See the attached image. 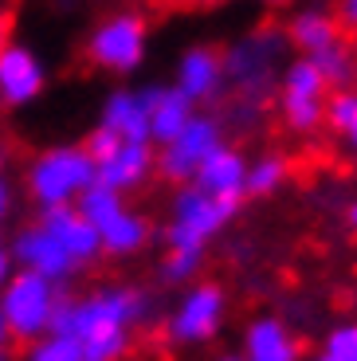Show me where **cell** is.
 Returning a JSON list of instances; mask_svg holds the SVG:
<instances>
[{"label": "cell", "mask_w": 357, "mask_h": 361, "mask_svg": "<svg viewBox=\"0 0 357 361\" xmlns=\"http://www.w3.org/2000/svg\"><path fill=\"white\" fill-rule=\"evenodd\" d=\"M243 177H248V157H243V149H236V145L224 142L220 149L208 154V161L193 173V185L205 189V192H212V197H220V200H236V204H243V200H248V192H243Z\"/></svg>", "instance_id": "19"}, {"label": "cell", "mask_w": 357, "mask_h": 361, "mask_svg": "<svg viewBox=\"0 0 357 361\" xmlns=\"http://www.w3.org/2000/svg\"><path fill=\"white\" fill-rule=\"evenodd\" d=\"M314 67H318V75L326 79V87L330 90H349L357 87V47L349 44L346 36L334 39L330 47H322V51L306 55Z\"/></svg>", "instance_id": "21"}, {"label": "cell", "mask_w": 357, "mask_h": 361, "mask_svg": "<svg viewBox=\"0 0 357 361\" xmlns=\"http://www.w3.org/2000/svg\"><path fill=\"white\" fill-rule=\"evenodd\" d=\"M126 200H130V197H122V192H114L110 185H102V180H95V185H90V189L83 192V197L75 200V204H79V212L90 220V224L99 228L102 220H110V216H114V212L126 204Z\"/></svg>", "instance_id": "26"}, {"label": "cell", "mask_w": 357, "mask_h": 361, "mask_svg": "<svg viewBox=\"0 0 357 361\" xmlns=\"http://www.w3.org/2000/svg\"><path fill=\"white\" fill-rule=\"evenodd\" d=\"M228 322V295L212 279H193L188 287L177 290V302L165 314L161 334L177 350H197L208 345Z\"/></svg>", "instance_id": "7"}, {"label": "cell", "mask_w": 357, "mask_h": 361, "mask_svg": "<svg viewBox=\"0 0 357 361\" xmlns=\"http://www.w3.org/2000/svg\"><path fill=\"white\" fill-rule=\"evenodd\" d=\"M236 200H220L212 192L197 189L193 180L173 185V200H169V216L157 228L161 247H185V252H208L216 235L228 232L236 216H240Z\"/></svg>", "instance_id": "5"}, {"label": "cell", "mask_w": 357, "mask_h": 361, "mask_svg": "<svg viewBox=\"0 0 357 361\" xmlns=\"http://www.w3.org/2000/svg\"><path fill=\"white\" fill-rule=\"evenodd\" d=\"M153 220L145 216L142 208H134L126 200L110 220L99 224V240H102V259H114V263H126V259H138L145 247L153 244Z\"/></svg>", "instance_id": "15"}, {"label": "cell", "mask_w": 357, "mask_h": 361, "mask_svg": "<svg viewBox=\"0 0 357 361\" xmlns=\"http://www.w3.org/2000/svg\"><path fill=\"white\" fill-rule=\"evenodd\" d=\"M47 82H52L47 59L28 39L12 36L0 47V110H24L40 102Z\"/></svg>", "instance_id": "10"}, {"label": "cell", "mask_w": 357, "mask_h": 361, "mask_svg": "<svg viewBox=\"0 0 357 361\" xmlns=\"http://www.w3.org/2000/svg\"><path fill=\"white\" fill-rule=\"evenodd\" d=\"M16 271V263H12V247H8V235L0 232V287L8 283V275Z\"/></svg>", "instance_id": "31"}, {"label": "cell", "mask_w": 357, "mask_h": 361, "mask_svg": "<svg viewBox=\"0 0 357 361\" xmlns=\"http://www.w3.org/2000/svg\"><path fill=\"white\" fill-rule=\"evenodd\" d=\"M259 4H267V8H279V4H291V0H259Z\"/></svg>", "instance_id": "39"}, {"label": "cell", "mask_w": 357, "mask_h": 361, "mask_svg": "<svg viewBox=\"0 0 357 361\" xmlns=\"http://www.w3.org/2000/svg\"><path fill=\"white\" fill-rule=\"evenodd\" d=\"M67 283H52L47 275L16 267L8 283L0 287V318L8 326L12 345H28L32 338L52 330V318L59 310V298L67 295Z\"/></svg>", "instance_id": "6"}, {"label": "cell", "mask_w": 357, "mask_h": 361, "mask_svg": "<svg viewBox=\"0 0 357 361\" xmlns=\"http://www.w3.org/2000/svg\"><path fill=\"white\" fill-rule=\"evenodd\" d=\"M283 36L298 55H314V51H322V47H330L334 39H341L346 32H341V24H338L334 12L318 8V4H306V8L291 12Z\"/></svg>", "instance_id": "20"}, {"label": "cell", "mask_w": 357, "mask_h": 361, "mask_svg": "<svg viewBox=\"0 0 357 361\" xmlns=\"http://www.w3.org/2000/svg\"><path fill=\"white\" fill-rule=\"evenodd\" d=\"M8 247H12V263H16V267L36 271V275H47L52 283H67V287H71L75 275H83V271L71 263V255L59 247V240H55L36 216L12 228Z\"/></svg>", "instance_id": "11"}, {"label": "cell", "mask_w": 357, "mask_h": 361, "mask_svg": "<svg viewBox=\"0 0 357 361\" xmlns=\"http://www.w3.org/2000/svg\"><path fill=\"white\" fill-rule=\"evenodd\" d=\"M153 177H157V165H153V145L150 142H118L107 157L95 161V180L110 185V189L122 192V197L145 189Z\"/></svg>", "instance_id": "14"}, {"label": "cell", "mask_w": 357, "mask_h": 361, "mask_svg": "<svg viewBox=\"0 0 357 361\" xmlns=\"http://www.w3.org/2000/svg\"><path fill=\"white\" fill-rule=\"evenodd\" d=\"M212 361H243V353H220V357H212Z\"/></svg>", "instance_id": "36"}, {"label": "cell", "mask_w": 357, "mask_h": 361, "mask_svg": "<svg viewBox=\"0 0 357 361\" xmlns=\"http://www.w3.org/2000/svg\"><path fill=\"white\" fill-rule=\"evenodd\" d=\"M322 126H330L357 154V87L330 90V99H326V122H322Z\"/></svg>", "instance_id": "23"}, {"label": "cell", "mask_w": 357, "mask_h": 361, "mask_svg": "<svg viewBox=\"0 0 357 361\" xmlns=\"http://www.w3.org/2000/svg\"><path fill=\"white\" fill-rule=\"evenodd\" d=\"M173 82L188 94L193 106H212L228 94V82H224V59L212 44H193L181 51Z\"/></svg>", "instance_id": "13"}, {"label": "cell", "mask_w": 357, "mask_h": 361, "mask_svg": "<svg viewBox=\"0 0 357 361\" xmlns=\"http://www.w3.org/2000/svg\"><path fill=\"white\" fill-rule=\"evenodd\" d=\"M346 220H349V224H353V228H357V200H353V204H349V208H346Z\"/></svg>", "instance_id": "35"}, {"label": "cell", "mask_w": 357, "mask_h": 361, "mask_svg": "<svg viewBox=\"0 0 357 361\" xmlns=\"http://www.w3.org/2000/svg\"><path fill=\"white\" fill-rule=\"evenodd\" d=\"M83 145H87V154L95 157V161H99V157H107L110 149L118 145V137L110 134V130H102V126H90V130H87V137H83Z\"/></svg>", "instance_id": "29"}, {"label": "cell", "mask_w": 357, "mask_h": 361, "mask_svg": "<svg viewBox=\"0 0 357 361\" xmlns=\"http://www.w3.org/2000/svg\"><path fill=\"white\" fill-rule=\"evenodd\" d=\"M20 361H83V350L75 338L47 330V334L32 338L28 345H20Z\"/></svg>", "instance_id": "25"}, {"label": "cell", "mask_w": 357, "mask_h": 361, "mask_svg": "<svg viewBox=\"0 0 357 361\" xmlns=\"http://www.w3.org/2000/svg\"><path fill=\"white\" fill-rule=\"evenodd\" d=\"M243 361H303V345H298L295 330L279 314H255L243 326L240 338Z\"/></svg>", "instance_id": "18"}, {"label": "cell", "mask_w": 357, "mask_h": 361, "mask_svg": "<svg viewBox=\"0 0 357 361\" xmlns=\"http://www.w3.org/2000/svg\"><path fill=\"white\" fill-rule=\"evenodd\" d=\"M0 361H20V345L4 342V345H0Z\"/></svg>", "instance_id": "34"}, {"label": "cell", "mask_w": 357, "mask_h": 361, "mask_svg": "<svg viewBox=\"0 0 357 361\" xmlns=\"http://www.w3.org/2000/svg\"><path fill=\"white\" fill-rule=\"evenodd\" d=\"M322 353L334 361H357V322H341L334 330H326Z\"/></svg>", "instance_id": "27"}, {"label": "cell", "mask_w": 357, "mask_h": 361, "mask_svg": "<svg viewBox=\"0 0 357 361\" xmlns=\"http://www.w3.org/2000/svg\"><path fill=\"white\" fill-rule=\"evenodd\" d=\"M12 39V4L8 0H0V47Z\"/></svg>", "instance_id": "32"}, {"label": "cell", "mask_w": 357, "mask_h": 361, "mask_svg": "<svg viewBox=\"0 0 357 361\" xmlns=\"http://www.w3.org/2000/svg\"><path fill=\"white\" fill-rule=\"evenodd\" d=\"M95 185V157L83 142H52L28 154L20 169V192L32 204V212L55 204H75Z\"/></svg>", "instance_id": "3"}, {"label": "cell", "mask_w": 357, "mask_h": 361, "mask_svg": "<svg viewBox=\"0 0 357 361\" xmlns=\"http://www.w3.org/2000/svg\"><path fill=\"white\" fill-rule=\"evenodd\" d=\"M224 142H228L224 118L212 114V110H197L165 145H153L157 177L165 180V185H185V180H193V173L208 161V154H216Z\"/></svg>", "instance_id": "8"}, {"label": "cell", "mask_w": 357, "mask_h": 361, "mask_svg": "<svg viewBox=\"0 0 357 361\" xmlns=\"http://www.w3.org/2000/svg\"><path fill=\"white\" fill-rule=\"evenodd\" d=\"M142 90V102H145V122H150V145H165L188 118L197 114L200 106L188 102V94L177 87V82H145Z\"/></svg>", "instance_id": "16"}, {"label": "cell", "mask_w": 357, "mask_h": 361, "mask_svg": "<svg viewBox=\"0 0 357 361\" xmlns=\"http://www.w3.org/2000/svg\"><path fill=\"white\" fill-rule=\"evenodd\" d=\"M47 232L59 240V247L71 255V263L79 271L102 263V240H99V228L90 224L87 216L79 212V204H55V208H40L32 212Z\"/></svg>", "instance_id": "12"}, {"label": "cell", "mask_w": 357, "mask_h": 361, "mask_svg": "<svg viewBox=\"0 0 357 361\" xmlns=\"http://www.w3.org/2000/svg\"><path fill=\"white\" fill-rule=\"evenodd\" d=\"M303 361H334V357H326V353L318 350V353H310V357H303Z\"/></svg>", "instance_id": "38"}, {"label": "cell", "mask_w": 357, "mask_h": 361, "mask_svg": "<svg viewBox=\"0 0 357 361\" xmlns=\"http://www.w3.org/2000/svg\"><path fill=\"white\" fill-rule=\"evenodd\" d=\"M326 99H330V87L318 75V67L306 55L286 59L283 75H279V87H275V106H279L283 126L298 137L314 134L326 122Z\"/></svg>", "instance_id": "9"}, {"label": "cell", "mask_w": 357, "mask_h": 361, "mask_svg": "<svg viewBox=\"0 0 357 361\" xmlns=\"http://www.w3.org/2000/svg\"><path fill=\"white\" fill-rule=\"evenodd\" d=\"M95 126L110 130L118 142H150V122H145V102L142 90L130 87V82H118L102 94L99 102V118Z\"/></svg>", "instance_id": "17"}, {"label": "cell", "mask_w": 357, "mask_h": 361, "mask_svg": "<svg viewBox=\"0 0 357 361\" xmlns=\"http://www.w3.org/2000/svg\"><path fill=\"white\" fill-rule=\"evenodd\" d=\"M83 59L99 75L134 79L150 59V20L142 8H110L102 12L83 36Z\"/></svg>", "instance_id": "4"}, {"label": "cell", "mask_w": 357, "mask_h": 361, "mask_svg": "<svg viewBox=\"0 0 357 361\" xmlns=\"http://www.w3.org/2000/svg\"><path fill=\"white\" fill-rule=\"evenodd\" d=\"M12 165V142L4 137V130H0V169H8Z\"/></svg>", "instance_id": "33"}, {"label": "cell", "mask_w": 357, "mask_h": 361, "mask_svg": "<svg viewBox=\"0 0 357 361\" xmlns=\"http://www.w3.org/2000/svg\"><path fill=\"white\" fill-rule=\"evenodd\" d=\"M338 24H341V32H357V0H338Z\"/></svg>", "instance_id": "30"}, {"label": "cell", "mask_w": 357, "mask_h": 361, "mask_svg": "<svg viewBox=\"0 0 357 361\" xmlns=\"http://www.w3.org/2000/svg\"><path fill=\"white\" fill-rule=\"evenodd\" d=\"M286 47L291 44H286L283 27H255L220 51L224 82L236 94V106L248 110L251 118L275 99L279 75L286 67Z\"/></svg>", "instance_id": "2"}, {"label": "cell", "mask_w": 357, "mask_h": 361, "mask_svg": "<svg viewBox=\"0 0 357 361\" xmlns=\"http://www.w3.org/2000/svg\"><path fill=\"white\" fill-rule=\"evenodd\" d=\"M157 314V298L142 283H99L90 290H67L52 318V330L75 338L83 361H126L134 334Z\"/></svg>", "instance_id": "1"}, {"label": "cell", "mask_w": 357, "mask_h": 361, "mask_svg": "<svg viewBox=\"0 0 357 361\" xmlns=\"http://www.w3.org/2000/svg\"><path fill=\"white\" fill-rule=\"evenodd\" d=\"M286 177H291V161H286L283 154H259V157H251V161H248L243 192L255 197V200L275 197V192L286 185Z\"/></svg>", "instance_id": "22"}, {"label": "cell", "mask_w": 357, "mask_h": 361, "mask_svg": "<svg viewBox=\"0 0 357 361\" xmlns=\"http://www.w3.org/2000/svg\"><path fill=\"white\" fill-rule=\"evenodd\" d=\"M24 208V192H20V180L12 177L8 169H0V232L12 228L16 212Z\"/></svg>", "instance_id": "28"}, {"label": "cell", "mask_w": 357, "mask_h": 361, "mask_svg": "<svg viewBox=\"0 0 357 361\" xmlns=\"http://www.w3.org/2000/svg\"><path fill=\"white\" fill-rule=\"evenodd\" d=\"M200 267H205V252H185V247H165L157 263V283L161 287H188L193 279H200Z\"/></svg>", "instance_id": "24"}, {"label": "cell", "mask_w": 357, "mask_h": 361, "mask_svg": "<svg viewBox=\"0 0 357 361\" xmlns=\"http://www.w3.org/2000/svg\"><path fill=\"white\" fill-rule=\"evenodd\" d=\"M353 161H357V154H353Z\"/></svg>", "instance_id": "40"}, {"label": "cell", "mask_w": 357, "mask_h": 361, "mask_svg": "<svg viewBox=\"0 0 357 361\" xmlns=\"http://www.w3.org/2000/svg\"><path fill=\"white\" fill-rule=\"evenodd\" d=\"M4 342H12V338H8V326H4V318H0V345H4Z\"/></svg>", "instance_id": "37"}]
</instances>
